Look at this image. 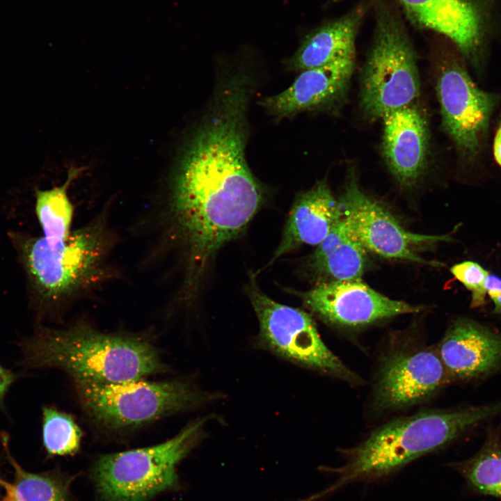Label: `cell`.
<instances>
[{
	"label": "cell",
	"instance_id": "cell-1",
	"mask_svg": "<svg viewBox=\"0 0 501 501\" xmlns=\"http://www.w3.org/2000/svg\"><path fill=\"white\" fill-rule=\"evenodd\" d=\"M246 114L234 101L212 104L174 173L164 218L167 233L185 249L189 282L244 231L262 202L245 157Z\"/></svg>",
	"mask_w": 501,
	"mask_h": 501
},
{
	"label": "cell",
	"instance_id": "cell-2",
	"mask_svg": "<svg viewBox=\"0 0 501 501\" xmlns=\"http://www.w3.org/2000/svg\"><path fill=\"white\" fill-rule=\"evenodd\" d=\"M32 368H57L73 381L116 383L166 371L150 338L102 332L84 321L67 328H40L22 345Z\"/></svg>",
	"mask_w": 501,
	"mask_h": 501
},
{
	"label": "cell",
	"instance_id": "cell-3",
	"mask_svg": "<svg viewBox=\"0 0 501 501\" xmlns=\"http://www.w3.org/2000/svg\"><path fill=\"white\" fill-rule=\"evenodd\" d=\"M500 414L501 401L484 406L425 411L392 420L345 451L344 464L327 468L335 474L334 482L307 501L318 500L355 482L387 475Z\"/></svg>",
	"mask_w": 501,
	"mask_h": 501
},
{
	"label": "cell",
	"instance_id": "cell-4",
	"mask_svg": "<svg viewBox=\"0 0 501 501\" xmlns=\"http://www.w3.org/2000/svg\"><path fill=\"white\" fill-rule=\"evenodd\" d=\"M11 239L38 308L43 310L74 301L111 274L108 260L115 237L103 214L66 239L13 233Z\"/></svg>",
	"mask_w": 501,
	"mask_h": 501
},
{
	"label": "cell",
	"instance_id": "cell-5",
	"mask_svg": "<svg viewBox=\"0 0 501 501\" xmlns=\"http://www.w3.org/2000/svg\"><path fill=\"white\" fill-rule=\"evenodd\" d=\"M73 382L85 415L95 426L109 432L145 426L193 408L204 399L189 383L177 380Z\"/></svg>",
	"mask_w": 501,
	"mask_h": 501
},
{
	"label": "cell",
	"instance_id": "cell-6",
	"mask_svg": "<svg viewBox=\"0 0 501 501\" xmlns=\"http://www.w3.org/2000/svg\"><path fill=\"white\" fill-rule=\"evenodd\" d=\"M201 420L159 444L101 456L93 475L104 501H144L177 484L176 467L202 434Z\"/></svg>",
	"mask_w": 501,
	"mask_h": 501
},
{
	"label": "cell",
	"instance_id": "cell-7",
	"mask_svg": "<svg viewBox=\"0 0 501 501\" xmlns=\"http://www.w3.org/2000/svg\"><path fill=\"white\" fill-rule=\"evenodd\" d=\"M420 93L417 59L401 24L385 10L377 16L373 46L362 75L360 106L367 117L413 104Z\"/></svg>",
	"mask_w": 501,
	"mask_h": 501
},
{
	"label": "cell",
	"instance_id": "cell-8",
	"mask_svg": "<svg viewBox=\"0 0 501 501\" xmlns=\"http://www.w3.org/2000/svg\"><path fill=\"white\" fill-rule=\"evenodd\" d=\"M262 343L273 353L312 369L351 383L360 381L321 340L304 311L276 302L255 285L249 289Z\"/></svg>",
	"mask_w": 501,
	"mask_h": 501
},
{
	"label": "cell",
	"instance_id": "cell-9",
	"mask_svg": "<svg viewBox=\"0 0 501 501\" xmlns=\"http://www.w3.org/2000/svg\"><path fill=\"white\" fill-rule=\"evenodd\" d=\"M436 88L444 130L462 156L474 159L487 135L498 97L479 89L455 58L442 64Z\"/></svg>",
	"mask_w": 501,
	"mask_h": 501
},
{
	"label": "cell",
	"instance_id": "cell-10",
	"mask_svg": "<svg viewBox=\"0 0 501 501\" xmlns=\"http://www.w3.org/2000/svg\"><path fill=\"white\" fill-rule=\"evenodd\" d=\"M338 201L349 229L366 249L385 258L440 265V262L420 257L413 246L451 241L452 237L406 230L388 211L360 189L352 171Z\"/></svg>",
	"mask_w": 501,
	"mask_h": 501
},
{
	"label": "cell",
	"instance_id": "cell-11",
	"mask_svg": "<svg viewBox=\"0 0 501 501\" xmlns=\"http://www.w3.org/2000/svg\"><path fill=\"white\" fill-rule=\"evenodd\" d=\"M380 367L374 402L383 411L419 404L450 379L438 350L431 348L396 350L386 356Z\"/></svg>",
	"mask_w": 501,
	"mask_h": 501
},
{
	"label": "cell",
	"instance_id": "cell-12",
	"mask_svg": "<svg viewBox=\"0 0 501 501\" xmlns=\"http://www.w3.org/2000/svg\"><path fill=\"white\" fill-rule=\"evenodd\" d=\"M301 297L307 308L325 321L350 328L422 310L420 306L383 296L361 278L322 283L301 293Z\"/></svg>",
	"mask_w": 501,
	"mask_h": 501
},
{
	"label": "cell",
	"instance_id": "cell-13",
	"mask_svg": "<svg viewBox=\"0 0 501 501\" xmlns=\"http://www.w3.org/2000/svg\"><path fill=\"white\" fill-rule=\"evenodd\" d=\"M381 120L385 164L399 184L412 187L428 164L429 129L425 116L412 104L385 113Z\"/></svg>",
	"mask_w": 501,
	"mask_h": 501
},
{
	"label": "cell",
	"instance_id": "cell-14",
	"mask_svg": "<svg viewBox=\"0 0 501 501\" xmlns=\"http://www.w3.org/2000/svg\"><path fill=\"white\" fill-rule=\"evenodd\" d=\"M411 20L450 38L473 64L478 63L486 22L478 0H399Z\"/></svg>",
	"mask_w": 501,
	"mask_h": 501
},
{
	"label": "cell",
	"instance_id": "cell-15",
	"mask_svg": "<svg viewBox=\"0 0 501 501\" xmlns=\"http://www.w3.org/2000/svg\"><path fill=\"white\" fill-rule=\"evenodd\" d=\"M437 350L454 380L482 379L501 367V335L469 319L454 321Z\"/></svg>",
	"mask_w": 501,
	"mask_h": 501
},
{
	"label": "cell",
	"instance_id": "cell-16",
	"mask_svg": "<svg viewBox=\"0 0 501 501\" xmlns=\"http://www.w3.org/2000/svg\"><path fill=\"white\" fill-rule=\"evenodd\" d=\"M354 66L355 57H350L303 70L289 88L266 97L262 105L277 117L328 105L345 93Z\"/></svg>",
	"mask_w": 501,
	"mask_h": 501
},
{
	"label": "cell",
	"instance_id": "cell-17",
	"mask_svg": "<svg viewBox=\"0 0 501 501\" xmlns=\"http://www.w3.org/2000/svg\"><path fill=\"white\" fill-rule=\"evenodd\" d=\"M342 217L339 201L324 181L301 193L292 205L270 264L301 245H319Z\"/></svg>",
	"mask_w": 501,
	"mask_h": 501
},
{
	"label": "cell",
	"instance_id": "cell-18",
	"mask_svg": "<svg viewBox=\"0 0 501 501\" xmlns=\"http://www.w3.org/2000/svg\"><path fill=\"white\" fill-rule=\"evenodd\" d=\"M361 17L362 10H356L309 35L289 60V69L302 72L339 58L355 57V39Z\"/></svg>",
	"mask_w": 501,
	"mask_h": 501
},
{
	"label": "cell",
	"instance_id": "cell-19",
	"mask_svg": "<svg viewBox=\"0 0 501 501\" xmlns=\"http://www.w3.org/2000/svg\"><path fill=\"white\" fill-rule=\"evenodd\" d=\"M474 493L501 499V434L500 429H488L484 442L472 456L452 463Z\"/></svg>",
	"mask_w": 501,
	"mask_h": 501
},
{
	"label": "cell",
	"instance_id": "cell-20",
	"mask_svg": "<svg viewBox=\"0 0 501 501\" xmlns=\"http://www.w3.org/2000/svg\"><path fill=\"white\" fill-rule=\"evenodd\" d=\"M83 170V168L72 166L62 185L47 190H35V214L45 237L65 239L70 237L72 231L74 206L68 196V190Z\"/></svg>",
	"mask_w": 501,
	"mask_h": 501
},
{
	"label": "cell",
	"instance_id": "cell-21",
	"mask_svg": "<svg viewBox=\"0 0 501 501\" xmlns=\"http://www.w3.org/2000/svg\"><path fill=\"white\" fill-rule=\"evenodd\" d=\"M13 483L4 482L2 501H68L67 485L61 479L45 475L26 472L13 459Z\"/></svg>",
	"mask_w": 501,
	"mask_h": 501
},
{
	"label": "cell",
	"instance_id": "cell-22",
	"mask_svg": "<svg viewBox=\"0 0 501 501\" xmlns=\"http://www.w3.org/2000/svg\"><path fill=\"white\" fill-rule=\"evenodd\" d=\"M82 431L72 416L54 407L42 409V441L51 456L70 455L80 447Z\"/></svg>",
	"mask_w": 501,
	"mask_h": 501
},
{
	"label": "cell",
	"instance_id": "cell-23",
	"mask_svg": "<svg viewBox=\"0 0 501 501\" xmlns=\"http://www.w3.org/2000/svg\"><path fill=\"white\" fill-rule=\"evenodd\" d=\"M366 248L350 230L349 235L323 261L317 270L334 280L361 278L367 263Z\"/></svg>",
	"mask_w": 501,
	"mask_h": 501
},
{
	"label": "cell",
	"instance_id": "cell-24",
	"mask_svg": "<svg viewBox=\"0 0 501 501\" xmlns=\"http://www.w3.org/2000/svg\"><path fill=\"white\" fill-rule=\"evenodd\" d=\"M454 278L461 283L472 294L471 307L477 308L486 303V279L488 274L483 267L473 261H464L450 269Z\"/></svg>",
	"mask_w": 501,
	"mask_h": 501
},
{
	"label": "cell",
	"instance_id": "cell-25",
	"mask_svg": "<svg viewBox=\"0 0 501 501\" xmlns=\"http://www.w3.org/2000/svg\"><path fill=\"white\" fill-rule=\"evenodd\" d=\"M350 233V229L342 217L333 226L325 238L317 245V248L312 257V263L317 269L326 257L343 241Z\"/></svg>",
	"mask_w": 501,
	"mask_h": 501
},
{
	"label": "cell",
	"instance_id": "cell-26",
	"mask_svg": "<svg viewBox=\"0 0 501 501\" xmlns=\"http://www.w3.org/2000/svg\"><path fill=\"white\" fill-rule=\"evenodd\" d=\"M486 293L494 304L493 313L501 314V277L488 273L486 279Z\"/></svg>",
	"mask_w": 501,
	"mask_h": 501
},
{
	"label": "cell",
	"instance_id": "cell-27",
	"mask_svg": "<svg viewBox=\"0 0 501 501\" xmlns=\"http://www.w3.org/2000/svg\"><path fill=\"white\" fill-rule=\"evenodd\" d=\"M15 380V374L0 365V402Z\"/></svg>",
	"mask_w": 501,
	"mask_h": 501
},
{
	"label": "cell",
	"instance_id": "cell-28",
	"mask_svg": "<svg viewBox=\"0 0 501 501\" xmlns=\"http://www.w3.org/2000/svg\"><path fill=\"white\" fill-rule=\"evenodd\" d=\"M493 154L496 162L501 166V124L494 138Z\"/></svg>",
	"mask_w": 501,
	"mask_h": 501
},
{
	"label": "cell",
	"instance_id": "cell-29",
	"mask_svg": "<svg viewBox=\"0 0 501 501\" xmlns=\"http://www.w3.org/2000/svg\"><path fill=\"white\" fill-rule=\"evenodd\" d=\"M4 482V480L0 479V486H1Z\"/></svg>",
	"mask_w": 501,
	"mask_h": 501
}]
</instances>
